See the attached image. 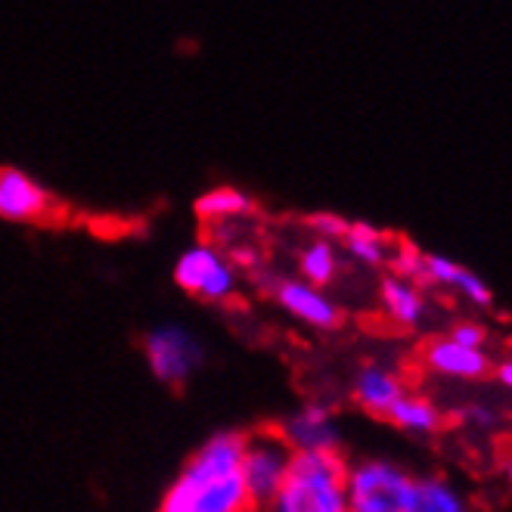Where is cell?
I'll use <instances>...</instances> for the list:
<instances>
[{
	"instance_id": "cell-1",
	"label": "cell",
	"mask_w": 512,
	"mask_h": 512,
	"mask_svg": "<svg viewBox=\"0 0 512 512\" xmlns=\"http://www.w3.org/2000/svg\"><path fill=\"white\" fill-rule=\"evenodd\" d=\"M246 432L221 429L208 435L177 472L159 512H255L239 478V454Z\"/></svg>"
},
{
	"instance_id": "cell-2",
	"label": "cell",
	"mask_w": 512,
	"mask_h": 512,
	"mask_svg": "<svg viewBox=\"0 0 512 512\" xmlns=\"http://www.w3.org/2000/svg\"><path fill=\"white\" fill-rule=\"evenodd\" d=\"M342 450H295L280 491L261 512H348Z\"/></svg>"
},
{
	"instance_id": "cell-3",
	"label": "cell",
	"mask_w": 512,
	"mask_h": 512,
	"mask_svg": "<svg viewBox=\"0 0 512 512\" xmlns=\"http://www.w3.org/2000/svg\"><path fill=\"white\" fill-rule=\"evenodd\" d=\"M413 475L388 460H357L345 472L348 512H404Z\"/></svg>"
},
{
	"instance_id": "cell-4",
	"label": "cell",
	"mask_w": 512,
	"mask_h": 512,
	"mask_svg": "<svg viewBox=\"0 0 512 512\" xmlns=\"http://www.w3.org/2000/svg\"><path fill=\"white\" fill-rule=\"evenodd\" d=\"M146 367L162 385L184 388L205 364V345L180 323H159L143 336Z\"/></svg>"
},
{
	"instance_id": "cell-5",
	"label": "cell",
	"mask_w": 512,
	"mask_h": 512,
	"mask_svg": "<svg viewBox=\"0 0 512 512\" xmlns=\"http://www.w3.org/2000/svg\"><path fill=\"white\" fill-rule=\"evenodd\" d=\"M295 450L277 429H258L246 432L243 454H239V478H243L252 509L261 512L270 497H274L289 472Z\"/></svg>"
},
{
	"instance_id": "cell-6",
	"label": "cell",
	"mask_w": 512,
	"mask_h": 512,
	"mask_svg": "<svg viewBox=\"0 0 512 512\" xmlns=\"http://www.w3.org/2000/svg\"><path fill=\"white\" fill-rule=\"evenodd\" d=\"M56 199L22 168H0V218L13 224H41L53 218Z\"/></svg>"
},
{
	"instance_id": "cell-7",
	"label": "cell",
	"mask_w": 512,
	"mask_h": 512,
	"mask_svg": "<svg viewBox=\"0 0 512 512\" xmlns=\"http://www.w3.org/2000/svg\"><path fill=\"white\" fill-rule=\"evenodd\" d=\"M274 429L292 450H342V426L336 410L320 401L295 407Z\"/></svg>"
},
{
	"instance_id": "cell-8",
	"label": "cell",
	"mask_w": 512,
	"mask_h": 512,
	"mask_svg": "<svg viewBox=\"0 0 512 512\" xmlns=\"http://www.w3.org/2000/svg\"><path fill=\"white\" fill-rule=\"evenodd\" d=\"M270 298L292 314L295 320L308 323L314 329H339L342 326V311L333 305V298H326L320 286L308 280H270L267 283Z\"/></svg>"
},
{
	"instance_id": "cell-9",
	"label": "cell",
	"mask_w": 512,
	"mask_h": 512,
	"mask_svg": "<svg viewBox=\"0 0 512 512\" xmlns=\"http://www.w3.org/2000/svg\"><path fill=\"white\" fill-rule=\"evenodd\" d=\"M426 367L447 379H481L488 376L491 360L481 348H469L454 339H435L426 348Z\"/></svg>"
},
{
	"instance_id": "cell-10",
	"label": "cell",
	"mask_w": 512,
	"mask_h": 512,
	"mask_svg": "<svg viewBox=\"0 0 512 512\" xmlns=\"http://www.w3.org/2000/svg\"><path fill=\"white\" fill-rule=\"evenodd\" d=\"M404 395V385L395 373H388L382 367H364L357 376H354V385H351V398L354 404L370 413V416H379L385 419L391 404Z\"/></svg>"
},
{
	"instance_id": "cell-11",
	"label": "cell",
	"mask_w": 512,
	"mask_h": 512,
	"mask_svg": "<svg viewBox=\"0 0 512 512\" xmlns=\"http://www.w3.org/2000/svg\"><path fill=\"white\" fill-rule=\"evenodd\" d=\"M385 419L388 423H395L398 429L410 432V435H435L444 426V419L432 401L419 398V395H407V391L395 404H391Z\"/></svg>"
},
{
	"instance_id": "cell-12",
	"label": "cell",
	"mask_w": 512,
	"mask_h": 512,
	"mask_svg": "<svg viewBox=\"0 0 512 512\" xmlns=\"http://www.w3.org/2000/svg\"><path fill=\"white\" fill-rule=\"evenodd\" d=\"M404 512H469L463 497L438 475L413 478V491Z\"/></svg>"
},
{
	"instance_id": "cell-13",
	"label": "cell",
	"mask_w": 512,
	"mask_h": 512,
	"mask_svg": "<svg viewBox=\"0 0 512 512\" xmlns=\"http://www.w3.org/2000/svg\"><path fill=\"white\" fill-rule=\"evenodd\" d=\"M382 305L391 320H398L401 326H416L426 314V298L419 295V289L401 277H385L382 280Z\"/></svg>"
},
{
	"instance_id": "cell-14",
	"label": "cell",
	"mask_w": 512,
	"mask_h": 512,
	"mask_svg": "<svg viewBox=\"0 0 512 512\" xmlns=\"http://www.w3.org/2000/svg\"><path fill=\"white\" fill-rule=\"evenodd\" d=\"M221 264V258L208 249V246H196L190 252H184L174 264V283L190 292V295H199V289L205 286V280L212 277V270Z\"/></svg>"
},
{
	"instance_id": "cell-15",
	"label": "cell",
	"mask_w": 512,
	"mask_h": 512,
	"mask_svg": "<svg viewBox=\"0 0 512 512\" xmlns=\"http://www.w3.org/2000/svg\"><path fill=\"white\" fill-rule=\"evenodd\" d=\"M298 270L301 277H305L308 283L314 286H326L336 280V270H339V255H336V246L333 239H317V243H311L305 252H301L298 258Z\"/></svg>"
},
{
	"instance_id": "cell-16",
	"label": "cell",
	"mask_w": 512,
	"mask_h": 512,
	"mask_svg": "<svg viewBox=\"0 0 512 512\" xmlns=\"http://www.w3.org/2000/svg\"><path fill=\"white\" fill-rule=\"evenodd\" d=\"M196 212L202 218H233L252 212V199L246 193H239L236 187H215L205 196L196 199Z\"/></svg>"
},
{
	"instance_id": "cell-17",
	"label": "cell",
	"mask_w": 512,
	"mask_h": 512,
	"mask_svg": "<svg viewBox=\"0 0 512 512\" xmlns=\"http://www.w3.org/2000/svg\"><path fill=\"white\" fill-rule=\"evenodd\" d=\"M342 239L357 261H364V264H382L385 261V233H379L373 224H364V221L348 224V233Z\"/></svg>"
},
{
	"instance_id": "cell-18",
	"label": "cell",
	"mask_w": 512,
	"mask_h": 512,
	"mask_svg": "<svg viewBox=\"0 0 512 512\" xmlns=\"http://www.w3.org/2000/svg\"><path fill=\"white\" fill-rule=\"evenodd\" d=\"M423 258L426 255H419L416 246L404 243L401 252L395 255V261H391V270L401 277V280H416V283H423V286H432L429 277H426V267H423Z\"/></svg>"
},
{
	"instance_id": "cell-19",
	"label": "cell",
	"mask_w": 512,
	"mask_h": 512,
	"mask_svg": "<svg viewBox=\"0 0 512 512\" xmlns=\"http://www.w3.org/2000/svg\"><path fill=\"white\" fill-rule=\"evenodd\" d=\"M236 292V274H233V267L230 264H218L212 270V277L205 280V286L199 289V298L202 301H227L230 295Z\"/></svg>"
},
{
	"instance_id": "cell-20",
	"label": "cell",
	"mask_w": 512,
	"mask_h": 512,
	"mask_svg": "<svg viewBox=\"0 0 512 512\" xmlns=\"http://www.w3.org/2000/svg\"><path fill=\"white\" fill-rule=\"evenodd\" d=\"M423 267H426L429 283H441V286H457V277H460V270H463L460 264H454L444 255H426Z\"/></svg>"
},
{
	"instance_id": "cell-21",
	"label": "cell",
	"mask_w": 512,
	"mask_h": 512,
	"mask_svg": "<svg viewBox=\"0 0 512 512\" xmlns=\"http://www.w3.org/2000/svg\"><path fill=\"white\" fill-rule=\"evenodd\" d=\"M457 289H463V295L469 298V301H475V305H481V308H488L491 301H494V292H491V286L485 283V280H478L472 270H460V277H457Z\"/></svg>"
},
{
	"instance_id": "cell-22",
	"label": "cell",
	"mask_w": 512,
	"mask_h": 512,
	"mask_svg": "<svg viewBox=\"0 0 512 512\" xmlns=\"http://www.w3.org/2000/svg\"><path fill=\"white\" fill-rule=\"evenodd\" d=\"M308 227L317 230L323 239H342L348 233V221L342 215H333V212H317V215H308Z\"/></svg>"
},
{
	"instance_id": "cell-23",
	"label": "cell",
	"mask_w": 512,
	"mask_h": 512,
	"mask_svg": "<svg viewBox=\"0 0 512 512\" xmlns=\"http://www.w3.org/2000/svg\"><path fill=\"white\" fill-rule=\"evenodd\" d=\"M450 339L460 342V345H469V348H481L488 339V333H485V326H478V323H457Z\"/></svg>"
},
{
	"instance_id": "cell-24",
	"label": "cell",
	"mask_w": 512,
	"mask_h": 512,
	"mask_svg": "<svg viewBox=\"0 0 512 512\" xmlns=\"http://www.w3.org/2000/svg\"><path fill=\"white\" fill-rule=\"evenodd\" d=\"M497 379H500L506 388H512V360H503V364L497 367Z\"/></svg>"
},
{
	"instance_id": "cell-25",
	"label": "cell",
	"mask_w": 512,
	"mask_h": 512,
	"mask_svg": "<svg viewBox=\"0 0 512 512\" xmlns=\"http://www.w3.org/2000/svg\"><path fill=\"white\" fill-rule=\"evenodd\" d=\"M506 475H509V481H512V457L506 460Z\"/></svg>"
},
{
	"instance_id": "cell-26",
	"label": "cell",
	"mask_w": 512,
	"mask_h": 512,
	"mask_svg": "<svg viewBox=\"0 0 512 512\" xmlns=\"http://www.w3.org/2000/svg\"><path fill=\"white\" fill-rule=\"evenodd\" d=\"M509 348H512V342H509Z\"/></svg>"
}]
</instances>
